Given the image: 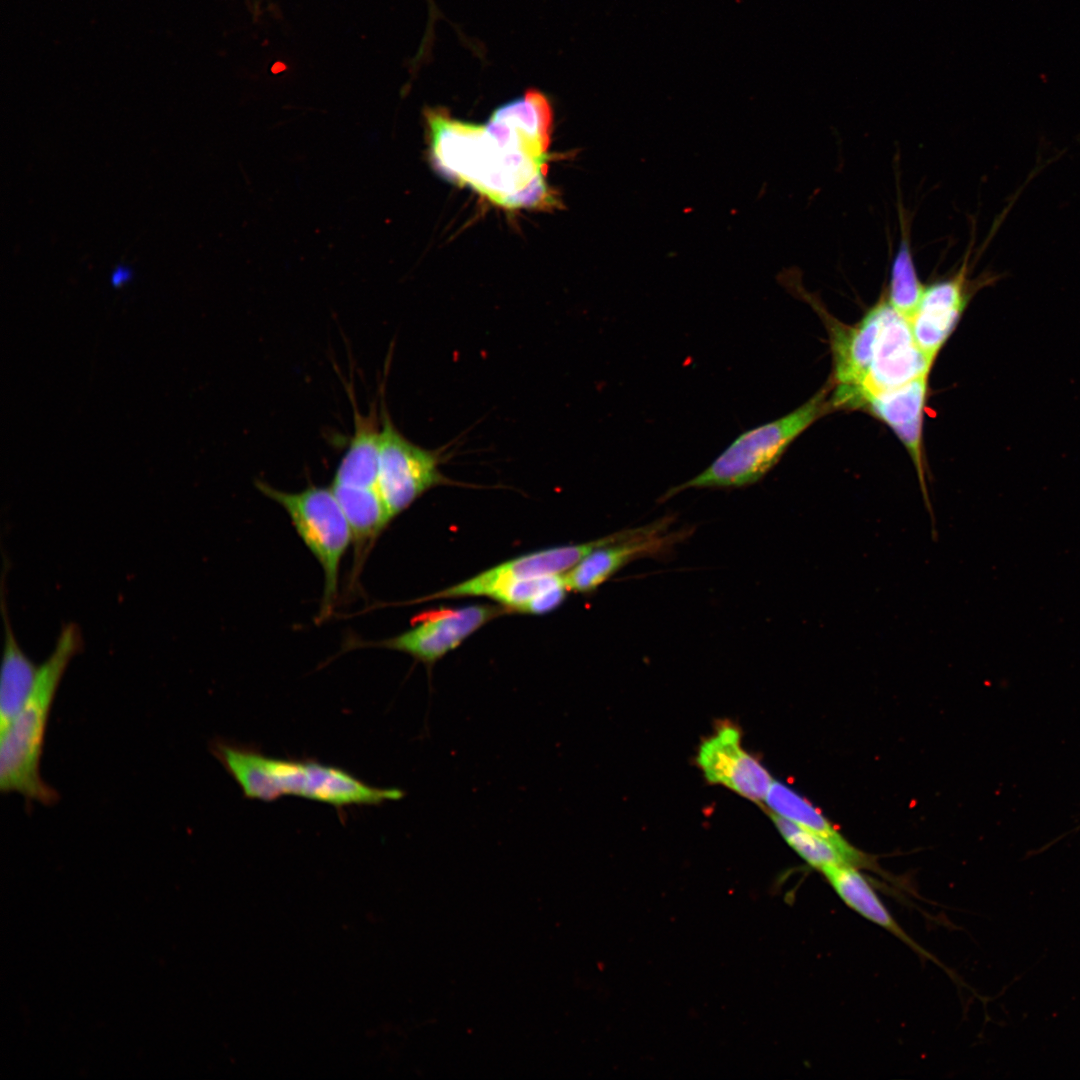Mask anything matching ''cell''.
I'll return each instance as SVG.
<instances>
[{"label": "cell", "instance_id": "obj_1", "mask_svg": "<svg viewBox=\"0 0 1080 1080\" xmlns=\"http://www.w3.org/2000/svg\"><path fill=\"white\" fill-rule=\"evenodd\" d=\"M433 167L509 209L550 208L557 203L545 181L553 109L538 89L499 106L486 124L426 108Z\"/></svg>", "mask_w": 1080, "mask_h": 1080}, {"label": "cell", "instance_id": "obj_2", "mask_svg": "<svg viewBox=\"0 0 1080 1080\" xmlns=\"http://www.w3.org/2000/svg\"><path fill=\"white\" fill-rule=\"evenodd\" d=\"M210 751L239 785L243 796L251 800L273 802L283 796H297L340 810L382 805L406 795L402 789L370 785L343 768L312 758H275L255 747L223 739H215Z\"/></svg>", "mask_w": 1080, "mask_h": 1080}, {"label": "cell", "instance_id": "obj_3", "mask_svg": "<svg viewBox=\"0 0 1080 1080\" xmlns=\"http://www.w3.org/2000/svg\"><path fill=\"white\" fill-rule=\"evenodd\" d=\"M83 648L78 625L62 626L55 647L39 665L35 686L23 709L0 736V789L18 793L45 806L55 804L58 792L41 776L40 765L51 708L71 660Z\"/></svg>", "mask_w": 1080, "mask_h": 1080}, {"label": "cell", "instance_id": "obj_4", "mask_svg": "<svg viewBox=\"0 0 1080 1080\" xmlns=\"http://www.w3.org/2000/svg\"><path fill=\"white\" fill-rule=\"evenodd\" d=\"M831 406L823 389L792 412L742 432L702 472L669 488L662 501L688 489L741 488L759 482L792 442Z\"/></svg>", "mask_w": 1080, "mask_h": 1080}, {"label": "cell", "instance_id": "obj_5", "mask_svg": "<svg viewBox=\"0 0 1080 1080\" xmlns=\"http://www.w3.org/2000/svg\"><path fill=\"white\" fill-rule=\"evenodd\" d=\"M257 489L287 513L297 534L321 565L324 588L319 620L327 618L338 593L340 563L353 541L347 517L331 488L311 485L286 492L264 481Z\"/></svg>", "mask_w": 1080, "mask_h": 1080}, {"label": "cell", "instance_id": "obj_6", "mask_svg": "<svg viewBox=\"0 0 1080 1080\" xmlns=\"http://www.w3.org/2000/svg\"><path fill=\"white\" fill-rule=\"evenodd\" d=\"M442 458V449L411 442L382 410L378 487L392 520L425 492L449 482L440 471Z\"/></svg>", "mask_w": 1080, "mask_h": 1080}, {"label": "cell", "instance_id": "obj_7", "mask_svg": "<svg viewBox=\"0 0 1080 1080\" xmlns=\"http://www.w3.org/2000/svg\"><path fill=\"white\" fill-rule=\"evenodd\" d=\"M932 363L916 344L909 322L885 300L871 362L860 387L844 407L859 408L868 395L929 375Z\"/></svg>", "mask_w": 1080, "mask_h": 1080}, {"label": "cell", "instance_id": "obj_8", "mask_svg": "<svg viewBox=\"0 0 1080 1080\" xmlns=\"http://www.w3.org/2000/svg\"><path fill=\"white\" fill-rule=\"evenodd\" d=\"M644 526L625 529L586 543L549 548L504 562L427 599L491 596L514 581L567 572L595 549L641 533Z\"/></svg>", "mask_w": 1080, "mask_h": 1080}, {"label": "cell", "instance_id": "obj_9", "mask_svg": "<svg viewBox=\"0 0 1080 1080\" xmlns=\"http://www.w3.org/2000/svg\"><path fill=\"white\" fill-rule=\"evenodd\" d=\"M503 612L488 605L431 611L417 617L411 629L395 637L362 645L400 651L432 668L464 639Z\"/></svg>", "mask_w": 1080, "mask_h": 1080}, {"label": "cell", "instance_id": "obj_10", "mask_svg": "<svg viewBox=\"0 0 1080 1080\" xmlns=\"http://www.w3.org/2000/svg\"><path fill=\"white\" fill-rule=\"evenodd\" d=\"M672 522V516L662 517L633 537L595 549L564 575L567 589L592 592L630 562L670 551L688 535L687 531L669 533Z\"/></svg>", "mask_w": 1080, "mask_h": 1080}, {"label": "cell", "instance_id": "obj_11", "mask_svg": "<svg viewBox=\"0 0 1080 1080\" xmlns=\"http://www.w3.org/2000/svg\"><path fill=\"white\" fill-rule=\"evenodd\" d=\"M696 760L708 782L721 784L755 802L764 801L774 781L742 747L739 730L730 724L720 726L701 743Z\"/></svg>", "mask_w": 1080, "mask_h": 1080}, {"label": "cell", "instance_id": "obj_12", "mask_svg": "<svg viewBox=\"0 0 1080 1080\" xmlns=\"http://www.w3.org/2000/svg\"><path fill=\"white\" fill-rule=\"evenodd\" d=\"M969 253L961 269L951 278L925 287L919 305L909 321L914 340L926 357L934 361L945 344L971 296L968 275Z\"/></svg>", "mask_w": 1080, "mask_h": 1080}, {"label": "cell", "instance_id": "obj_13", "mask_svg": "<svg viewBox=\"0 0 1080 1080\" xmlns=\"http://www.w3.org/2000/svg\"><path fill=\"white\" fill-rule=\"evenodd\" d=\"M927 388L928 375L920 376L899 387L866 396L859 408H866L886 423L903 443L915 466L926 506L932 514L922 454V421Z\"/></svg>", "mask_w": 1080, "mask_h": 1080}, {"label": "cell", "instance_id": "obj_14", "mask_svg": "<svg viewBox=\"0 0 1080 1080\" xmlns=\"http://www.w3.org/2000/svg\"><path fill=\"white\" fill-rule=\"evenodd\" d=\"M5 628L0 685V736L23 709L36 683L39 665L21 649L11 627L5 599H2Z\"/></svg>", "mask_w": 1080, "mask_h": 1080}, {"label": "cell", "instance_id": "obj_15", "mask_svg": "<svg viewBox=\"0 0 1080 1080\" xmlns=\"http://www.w3.org/2000/svg\"><path fill=\"white\" fill-rule=\"evenodd\" d=\"M380 427L375 416L355 415V430L331 485L379 489Z\"/></svg>", "mask_w": 1080, "mask_h": 1080}, {"label": "cell", "instance_id": "obj_16", "mask_svg": "<svg viewBox=\"0 0 1080 1080\" xmlns=\"http://www.w3.org/2000/svg\"><path fill=\"white\" fill-rule=\"evenodd\" d=\"M764 801L771 812L835 844L853 866L862 867L867 863V857L852 846L816 807L787 785L774 780Z\"/></svg>", "mask_w": 1080, "mask_h": 1080}, {"label": "cell", "instance_id": "obj_17", "mask_svg": "<svg viewBox=\"0 0 1080 1080\" xmlns=\"http://www.w3.org/2000/svg\"><path fill=\"white\" fill-rule=\"evenodd\" d=\"M857 868L853 865H838L828 867L821 873L849 908L911 944L912 940L897 924L875 890Z\"/></svg>", "mask_w": 1080, "mask_h": 1080}, {"label": "cell", "instance_id": "obj_18", "mask_svg": "<svg viewBox=\"0 0 1080 1080\" xmlns=\"http://www.w3.org/2000/svg\"><path fill=\"white\" fill-rule=\"evenodd\" d=\"M901 218V240L891 266L888 302L908 322L914 315L925 287L920 282L911 252L906 222Z\"/></svg>", "mask_w": 1080, "mask_h": 1080}, {"label": "cell", "instance_id": "obj_19", "mask_svg": "<svg viewBox=\"0 0 1080 1080\" xmlns=\"http://www.w3.org/2000/svg\"><path fill=\"white\" fill-rule=\"evenodd\" d=\"M769 815L786 842L811 867L822 872L832 866L852 865L845 854L826 838L771 811Z\"/></svg>", "mask_w": 1080, "mask_h": 1080}, {"label": "cell", "instance_id": "obj_20", "mask_svg": "<svg viewBox=\"0 0 1080 1080\" xmlns=\"http://www.w3.org/2000/svg\"><path fill=\"white\" fill-rule=\"evenodd\" d=\"M562 583H565V580L561 574L528 578L507 584L490 597L505 608L522 612L524 607L542 592Z\"/></svg>", "mask_w": 1080, "mask_h": 1080}, {"label": "cell", "instance_id": "obj_21", "mask_svg": "<svg viewBox=\"0 0 1080 1080\" xmlns=\"http://www.w3.org/2000/svg\"><path fill=\"white\" fill-rule=\"evenodd\" d=\"M567 587L565 583L554 586L528 603L522 612L531 614H543L557 608L565 599Z\"/></svg>", "mask_w": 1080, "mask_h": 1080}, {"label": "cell", "instance_id": "obj_22", "mask_svg": "<svg viewBox=\"0 0 1080 1080\" xmlns=\"http://www.w3.org/2000/svg\"><path fill=\"white\" fill-rule=\"evenodd\" d=\"M133 278L134 271L132 267L124 263H119L112 269L109 281L113 287L119 288L130 283Z\"/></svg>", "mask_w": 1080, "mask_h": 1080}]
</instances>
